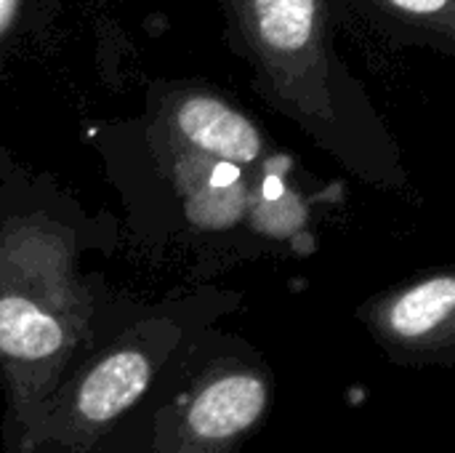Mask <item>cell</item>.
Segmentation results:
<instances>
[{
    "label": "cell",
    "instance_id": "cell-6",
    "mask_svg": "<svg viewBox=\"0 0 455 453\" xmlns=\"http://www.w3.org/2000/svg\"><path fill=\"white\" fill-rule=\"evenodd\" d=\"M259 29L280 51L307 45L315 21V0H256Z\"/></svg>",
    "mask_w": 455,
    "mask_h": 453
},
{
    "label": "cell",
    "instance_id": "cell-9",
    "mask_svg": "<svg viewBox=\"0 0 455 453\" xmlns=\"http://www.w3.org/2000/svg\"><path fill=\"white\" fill-rule=\"evenodd\" d=\"M0 5H3V0H0Z\"/></svg>",
    "mask_w": 455,
    "mask_h": 453
},
{
    "label": "cell",
    "instance_id": "cell-7",
    "mask_svg": "<svg viewBox=\"0 0 455 453\" xmlns=\"http://www.w3.org/2000/svg\"><path fill=\"white\" fill-rule=\"evenodd\" d=\"M392 3L400 5V8H405V11H413V13H435L448 0H392Z\"/></svg>",
    "mask_w": 455,
    "mask_h": 453
},
{
    "label": "cell",
    "instance_id": "cell-4",
    "mask_svg": "<svg viewBox=\"0 0 455 453\" xmlns=\"http://www.w3.org/2000/svg\"><path fill=\"white\" fill-rule=\"evenodd\" d=\"M64 350L61 323L24 294H0V355L13 363H43Z\"/></svg>",
    "mask_w": 455,
    "mask_h": 453
},
{
    "label": "cell",
    "instance_id": "cell-3",
    "mask_svg": "<svg viewBox=\"0 0 455 453\" xmlns=\"http://www.w3.org/2000/svg\"><path fill=\"white\" fill-rule=\"evenodd\" d=\"M179 128L195 147L227 160L229 166L251 163L261 152V136L251 120L216 99L197 96L181 104Z\"/></svg>",
    "mask_w": 455,
    "mask_h": 453
},
{
    "label": "cell",
    "instance_id": "cell-2",
    "mask_svg": "<svg viewBox=\"0 0 455 453\" xmlns=\"http://www.w3.org/2000/svg\"><path fill=\"white\" fill-rule=\"evenodd\" d=\"M149 376L152 366L141 352H112L83 379L77 392V411L91 425L112 422L144 395Z\"/></svg>",
    "mask_w": 455,
    "mask_h": 453
},
{
    "label": "cell",
    "instance_id": "cell-1",
    "mask_svg": "<svg viewBox=\"0 0 455 453\" xmlns=\"http://www.w3.org/2000/svg\"><path fill=\"white\" fill-rule=\"evenodd\" d=\"M267 409V387L253 374H229L208 384L189 409V427L203 441H227L253 427Z\"/></svg>",
    "mask_w": 455,
    "mask_h": 453
},
{
    "label": "cell",
    "instance_id": "cell-8",
    "mask_svg": "<svg viewBox=\"0 0 455 453\" xmlns=\"http://www.w3.org/2000/svg\"><path fill=\"white\" fill-rule=\"evenodd\" d=\"M235 179H237V168L229 163H224L213 171V184H232Z\"/></svg>",
    "mask_w": 455,
    "mask_h": 453
},
{
    "label": "cell",
    "instance_id": "cell-5",
    "mask_svg": "<svg viewBox=\"0 0 455 453\" xmlns=\"http://www.w3.org/2000/svg\"><path fill=\"white\" fill-rule=\"evenodd\" d=\"M453 310L455 280L437 275L400 294L387 312V326L397 339L413 342L443 328L453 318Z\"/></svg>",
    "mask_w": 455,
    "mask_h": 453
}]
</instances>
